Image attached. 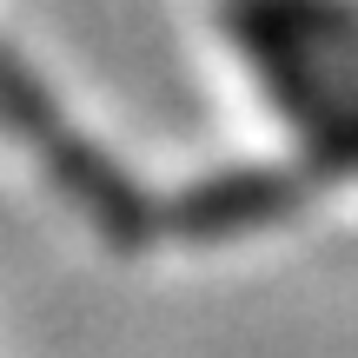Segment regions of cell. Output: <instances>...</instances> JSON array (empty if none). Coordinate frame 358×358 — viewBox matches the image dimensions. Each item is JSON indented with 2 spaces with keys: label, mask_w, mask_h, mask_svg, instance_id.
<instances>
[{
  "label": "cell",
  "mask_w": 358,
  "mask_h": 358,
  "mask_svg": "<svg viewBox=\"0 0 358 358\" xmlns=\"http://www.w3.org/2000/svg\"><path fill=\"white\" fill-rule=\"evenodd\" d=\"M239 60L312 173H358V0H219Z\"/></svg>",
  "instance_id": "1"
},
{
  "label": "cell",
  "mask_w": 358,
  "mask_h": 358,
  "mask_svg": "<svg viewBox=\"0 0 358 358\" xmlns=\"http://www.w3.org/2000/svg\"><path fill=\"white\" fill-rule=\"evenodd\" d=\"M306 206V179L285 166H226L199 186H186L173 206H159V226L186 239H245Z\"/></svg>",
  "instance_id": "3"
},
{
  "label": "cell",
  "mask_w": 358,
  "mask_h": 358,
  "mask_svg": "<svg viewBox=\"0 0 358 358\" xmlns=\"http://www.w3.org/2000/svg\"><path fill=\"white\" fill-rule=\"evenodd\" d=\"M0 133H13V140L40 159V173L53 179V192H60L113 252H146V239L159 232V206L140 192V179L120 166L106 146H93L87 133L66 120V106L53 100V87L7 47V40H0Z\"/></svg>",
  "instance_id": "2"
}]
</instances>
